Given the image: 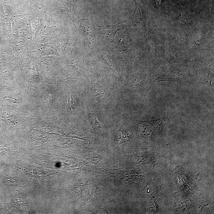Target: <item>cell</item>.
I'll use <instances>...</instances> for the list:
<instances>
[{
	"mask_svg": "<svg viewBox=\"0 0 214 214\" xmlns=\"http://www.w3.org/2000/svg\"><path fill=\"white\" fill-rule=\"evenodd\" d=\"M90 92L92 96L95 98H102L104 96V89L98 84H93Z\"/></svg>",
	"mask_w": 214,
	"mask_h": 214,
	"instance_id": "7a4b0ae2",
	"label": "cell"
},
{
	"mask_svg": "<svg viewBox=\"0 0 214 214\" xmlns=\"http://www.w3.org/2000/svg\"><path fill=\"white\" fill-rule=\"evenodd\" d=\"M75 191L80 197L84 199H91L95 193L96 187L93 184L87 182L85 184L76 188Z\"/></svg>",
	"mask_w": 214,
	"mask_h": 214,
	"instance_id": "6da1fadb",
	"label": "cell"
},
{
	"mask_svg": "<svg viewBox=\"0 0 214 214\" xmlns=\"http://www.w3.org/2000/svg\"><path fill=\"white\" fill-rule=\"evenodd\" d=\"M75 102L73 100V97L71 95H69L68 99V104L69 107L72 110L75 107Z\"/></svg>",
	"mask_w": 214,
	"mask_h": 214,
	"instance_id": "5b68a950",
	"label": "cell"
},
{
	"mask_svg": "<svg viewBox=\"0 0 214 214\" xmlns=\"http://www.w3.org/2000/svg\"><path fill=\"white\" fill-rule=\"evenodd\" d=\"M14 201L17 205H22L25 204L27 203L26 200L24 197L21 196H18L15 198L14 199Z\"/></svg>",
	"mask_w": 214,
	"mask_h": 214,
	"instance_id": "277c9868",
	"label": "cell"
},
{
	"mask_svg": "<svg viewBox=\"0 0 214 214\" xmlns=\"http://www.w3.org/2000/svg\"><path fill=\"white\" fill-rule=\"evenodd\" d=\"M89 118L97 128H100L101 125L97 119L96 114L95 113H90L89 115Z\"/></svg>",
	"mask_w": 214,
	"mask_h": 214,
	"instance_id": "3957f363",
	"label": "cell"
}]
</instances>
